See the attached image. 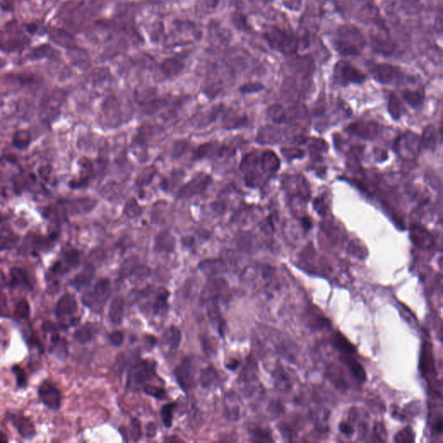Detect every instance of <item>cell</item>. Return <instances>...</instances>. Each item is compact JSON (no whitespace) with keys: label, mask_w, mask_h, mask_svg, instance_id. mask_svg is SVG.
I'll list each match as a JSON object with an SVG mask.
<instances>
[{"label":"cell","mask_w":443,"mask_h":443,"mask_svg":"<svg viewBox=\"0 0 443 443\" xmlns=\"http://www.w3.org/2000/svg\"><path fill=\"white\" fill-rule=\"evenodd\" d=\"M19 237L11 228L3 225L0 228V250H9L16 246Z\"/></svg>","instance_id":"44dd1931"},{"label":"cell","mask_w":443,"mask_h":443,"mask_svg":"<svg viewBox=\"0 0 443 443\" xmlns=\"http://www.w3.org/2000/svg\"><path fill=\"white\" fill-rule=\"evenodd\" d=\"M223 110H224L223 105H216L214 107H212V109L208 111V112H206L204 118L201 119V121H200L201 125L200 126L201 127H204V126L206 127V126H208L209 124H211L212 122H214L218 119L219 115L222 113Z\"/></svg>","instance_id":"f35d334b"},{"label":"cell","mask_w":443,"mask_h":443,"mask_svg":"<svg viewBox=\"0 0 443 443\" xmlns=\"http://www.w3.org/2000/svg\"><path fill=\"white\" fill-rule=\"evenodd\" d=\"M102 114L104 115L105 123L108 127L116 128L121 126L122 121L121 105L114 95L106 98L102 104Z\"/></svg>","instance_id":"30bf717a"},{"label":"cell","mask_w":443,"mask_h":443,"mask_svg":"<svg viewBox=\"0 0 443 443\" xmlns=\"http://www.w3.org/2000/svg\"><path fill=\"white\" fill-rule=\"evenodd\" d=\"M6 442H8L7 437L3 433L0 432V443H6Z\"/></svg>","instance_id":"e7e4bbea"},{"label":"cell","mask_w":443,"mask_h":443,"mask_svg":"<svg viewBox=\"0 0 443 443\" xmlns=\"http://www.w3.org/2000/svg\"><path fill=\"white\" fill-rule=\"evenodd\" d=\"M10 421L21 437L25 439H31L35 436V426L28 417L22 415L13 414L10 417Z\"/></svg>","instance_id":"e0dca14e"},{"label":"cell","mask_w":443,"mask_h":443,"mask_svg":"<svg viewBox=\"0 0 443 443\" xmlns=\"http://www.w3.org/2000/svg\"><path fill=\"white\" fill-rule=\"evenodd\" d=\"M144 391L149 396H152L157 399H164L166 398V392L163 388L157 387L153 385H147L144 387Z\"/></svg>","instance_id":"f907efd6"},{"label":"cell","mask_w":443,"mask_h":443,"mask_svg":"<svg viewBox=\"0 0 443 443\" xmlns=\"http://www.w3.org/2000/svg\"><path fill=\"white\" fill-rule=\"evenodd\" d=\"M10 279L14 287H30L28 274L20 267H12L10 269Z\"/></svg>","instance_id":"f546056e"},{"label":"cell","mask_w":443,"mask_h":443,"mask_svg":"<svg viewBox=\"0 0 443 443\" xmlns=\"http://www.w3.org/2000/svg\"><path fill=\"white\" fill-rule=\"evenodd\" d=\"M177 382L183 391H188L194 386L193 363L189 359H184L174 371Z\"/></svg>","instance_id":"8fae6325"},{"label":"cell","mask_w":443,"mask_h":443,"mask_svg":"<svg viewBox=\"0 0 443 443\" xmlns=\"http://www.w3.org/2000/svg\"><path fill=\"white\" fill-rule=\"evenodd\" d=\"M167 299H168V293L166 291L161 292L157 295L156 300L153 306L154 314L162 316L167 312L168 307H169Z\"/></svg>","instance_id":"d590c367"},{"label":"cell","mask_w":443,"mask_h":443,"mask_svg":"<svg viewBox=\"0 0 443 443\" xmlns=\"http://www.w3.org/2000/svg\"><path fill=\"white\" fill-rule=\"evenodd\" d=\"M168 104V101L166 99H151L149 101L142 103L144 111L146 114H153L166 107Z\"/></svg>","instance_id":"8d00e7d4"},{"label":"cell","mask_w":443,"mask_h":443,"mask_svg":"<svg viewBox=\"0 0 443 443\" xmlns=\"http://www.w3.org/2000/svg\"><path fill=\"white\" fill-rule=\"evenodd\" d=\"M367 45L368 40L365 33L354 23L340 24L332 36V49L342 57L360 56Z\"/></svg>","instance_id":"6da1fadb"},{"label":"cell","mask_w":443,"mask_h":443,"mask_svg":"<svg viewBox=\"0 0 443 443\" xmlns=\"http://www.w3.org/2000/svg\"><path fill=\"white\" fill-rule=\"evenodd\" d=\"M252 437H253L254 442H266V441L270 440L267 432L261 429L254 430L252 433Z\"/></svg>","instance_id":"680465c9"},{"label":"cell","mask_w":443,"mask_h":443,"mask_svg":"<svg viewBox=\"0 0 443 443\" xmlns=\"http://www.w3.org/2000/svg\"><path fill=\"white\" fill-rule=\"evenodd\" d=\"M332 80L333 85L345 88L349 85L363 84L367 80V75L350 61L339 59L332 68Z\"/></svg>","instance_id":"277c9868"},{"label":"cell","mask_w":443,"mask_h":443,"mask_svg":"<svg viewBox=\"0 0 443 443\" xmlns=\"http://www.w3.org/2000/svg\"><path fill=\"white\" fill-rule=\"evenodd\" d=\"M264 89L263 85L261 82H247L245 84L241 85L239 91L241 94H254V93H258V92L262 91Z\"/></svg>","instance_id":"c3c4849f"},{"label":"cell","mask_w":443,"mask_h":443,"mask_svg":"<svg viewBox=\"0 0 443 443\" xmlns=\"http://www.w3.org/2000/svg\"><path fill=\"white\" fill-rule=\"evenodd\" d=\"M176 407L177 404L172 403V404H167L166 405H164L162 409H161V411H160L161 419H162L164 425L166 428L172 427L173 413H174V411H175Z\"/></svg>","instance_id":"60d3db41"},{"label":"cell","mask_w":443,"mask_h":443,"mask_svg":"<svg viewBox=\"0 0 443 443\" xmlns=\"http://www.w3.org/2000/svg\"><path fill=\"white\" fill-rule=\"evenodd\" d=\"M109 341L114 346H121L124 342V334L120 331H114L109 335Z\"/></svg>","instance_id":"6f0895ef"},{"label":"cell","mask_w":443,"mask_h":443,"mask_svg":"<svg viewBox=\"0 0 443 443\" xmlns=\"http://www.w3.org/2000/svg\"><path fill=\"white\" fill-rule=\"evenodd\" d=\"M402 9L408 15H417L422 10V0H400Z\"/></svg>","instance_id":"ab89813d"},{"label":"cell","mask_w":443,"mask_h":443,"mask_svg":"<svg viewBox=\"0 0 443 443\" xmlns=\"http://www.w3.org/2000/svg\"><path fill=\"white\" fill-rule=\"evenodd\" d=\"M228 289V282L223 278H213L209 280L204 287L201 298L204 301L209 302L214 299H219L222 293Z\"/></svg>","instance_id":"4fadbf2b"},{"label":"cell","mask_w":443,"mask_h":443,"mask_svg":"<svg viewBox=\"0 0 443 443\" xmlns=\"http://www.w3.org/2000/svg\"><path fill=\"white\" fill-rule=\"evenodd\" d=\"M30 142V135L27 131H17L14 134L13 145L14 147L18 149H25L29 147Z\"/></svg>","instance_id":"b9f144b4"},{"label":"cell","mask_w":443,"mask_h":443,"mask_svg":"<svg viewBox=\"0 0 443 443\" xmlns=\"http://www.w3.org/2000/svg\"><path fill=\"white\" fill-rule=\"evenodd\" d=\"M339 430L343 434H345L346 436H350V435L352 434V428L348 424H346V423L340 424Z\"/></svg>","instance_id":"94428289"},{"label":"cell","mask_w":443,"mask_h":443,"mask_svg":"<svg viewBox=\"0 0 443 443\" xmlns=\"http://www.w3.org/2000/svg\"><path fill=\"white\" fill-rule=\"evenodd\" d=\"M353 17L358 22L370 25H378L386 22L375 0H351Z\"/></svg>","instance_id":"8992f818"},{"label":"cell","mask_w":443,"mask_h":443,"mask_svg":"<svg viewBox=\"0 0 443 443\" xmlns=\"http://www.w3.org/2000/svg\"><path fill=\"white\" fill-rule=\"evenodd\" d=\"M147 436L149 437H153L155 433H156V427L153 424H148L147 425Z\"/></svg>","instance_id":"6125c7cd"},{"label":"cell","mask_w":443,"mask_h":443,"mask_svg":"<svg viewBox=\"0 0 443 443\" xmlns=\"http://www.w3.org/2000/svg\"><path fill=\"white\" fill-rule=\"evenodd\" d=\"M185 64L176 57H169L164 60L160 64V70L166 77H174L184 70Z\"/></svg>","instance_id":"ffe728a7"},{"label":"cell","mask_w":443,"mask_h":443,"mask_svg":"<svg viewBox=\"0 0 443 443\" xmlns=\"http://www.w3.org/2000/svg\"><path fill=\"white\" fill-rule=\"evenodd\" d=\"M403 109L401 100L398 98V95L391 94L389 99V111L391 112V115L396 119L401 116V111Z\"/></svg>","instance_id":"7bdbcfd3"},{"label":"cell","mask_w":443,"mask_h":443,"mask_svg":"<svg viewBox=\"0 0 443 443\" xmlns=\"http://www.w3.org/2000/svg\"><path fill=\"white\" fill-rule=\"evenodd\" d=\"M38 395L42 404L50 410H58L61 406V393L51 383L44 382L42 384L38 390Z\"/></svg>","instance_id":"7c38bea8"},{"label":"cell","mask_w":443,"mask_h":443,"mask_svg":"<svg viewBox=\"0 0 443 443\" xmlns=\"http://www.w3.org/2000/svg\"><path fill=\"white\" fill-rule=\"evenodd\" d=\"M63 260L66 265L70 267H76L80 262V254L75 249H69L64 253Z\"/></svg>","instance_id":"7dc6e473"},{"label":"cell","mask_w":443,"mask_h":443,"mask_svg":"<svg viewBox=\"0 0 443 443\" xmlns=\"http://www.w3.org/2000/svg\"><path fill=\"white\" fill-rule=\"evenodd\" d=\"M215 4H216V3H214V2H212V6H213V7H215V6H216Z\"/></svg>","instance_id":"003e7915"},{"label":"cell","mask_w":443,"mask_h":443,"mask_svg":"<svg viewBox=\"0 0 443 443\" xmlns=\"http://www.w3.org/2000/svg\"><path fill=\"white\" fill-rule=\"evenodd\" d=\"M95 276V269L91 265H88L84 267V269L75 276L74 280L72 281V285L78 290L88 286L91 283L92 280Z\"/></svg>","instance_id":"d4e9b609"},{"label":"cell","mask_w":443,"mask_h":443,"mask_svg":"<svg viewBox=\"0 0 443 443\" xmlns=\"http://www.w3.org/2000/svg\"><path fill=\"white\" fill-rule=\"evenodd\" d=\"M239 364H240V363L236 361V360H232L231 363H229V364H227V365H226V367L229 369V370H232V371H235V369L237 368Z\"/></svg>","instance_id":"be15d7a7"},{"label":"cell","mask_w":443,"mask_h":443,"mask_svg":"<svg viewBox=\"0 0 443 443\" xmlns=\"http://www.w3.org/2000/svg\"><path fill=\"white\" fill-rule=\"evenodd\" d=\"M366 66L372 78L380 84L398 86L415 81L413 76L407 75L400 67L391 63L367 62Z\"/></svg>","instance_id":"3957f363"},{"label":"cell","mask_w":443,"mask_h":443,"mask_svg":"<svg viewBox=\"0 0 443 443\" xmlns=\"http://www.w3.org/2000/svg\"><path fill=\"white\" fill-rule=\"evenodd\" d=\"M334 344L342 352H346V353H352V352H355L354 346H352V344L349 342L348 340L340 333H338L335 336Z\"/></svg>","instance_id":"bcb514c9"},{"label":"cell","mask_w":443,"mask_h":443,"mask_svg":"<svg viewBox=\"0 0 443 443\" xmlns=\"http://www.w3.org/2000/svg\"><path fill=\"white\" fill-rule=\"evenodd\" d=\"M219 373L213 367H208L201 372L200 383L204 388H211L219 383Z\"/></svg>","instance_id":"1f68e13d"},{"label":"cell","mask_w":443,"mask_h":443,"mask_svg":"<svg viewBox=\"0 0 443 443\" xmlns=\"http://www.w3.org/2000/svg\"><path fill=\"white\" fill-rule=\"evenodd\" d=\"M53 343V351L55 352L56 355H58L61 358H63L64 356L68 354V344L66 342L64 339L60 338L59 336H55L52 338Z\"/></svg>","instance_id":"ee69618b"},{"label":"cell","mask_w":443,"mask_h":443,"mask_svg":"<svg viewBox=\"0 0 443 443\" xmlns=\"http://www.w3.org/2000/svg\"><path fill=\"white\" fill-rule=\"evenodd\" d=\"M369 41L372 51L383 56H392L398 49V44L393 39L386 22L372 25L369 32Z\"/></svg>","instance_id":"5b68a950"},{"label":"cell","mask_w":443,"mask_h":443,"mask_svg":"<svg viewBox=\"0 0 443 443\" xmlns=\"http://www.w3.org/2000/svg\"><path fill=\"white\" fill-rule=\"evenodd\" d=\"M340 360L348 367L349 370L352 372V374L354 375V377L358 380L361 382L365 381L366 375H365V370L363 369L359 362L356 361L355 359H352L348 356L341 357Z\"/></svg>","instance_id":"f1b7e54d"},{"label":"cell","mask_w":443,"mask_h":443,"mask_svg":"<svg viewBox=\"0 0 443 443\" xmlns=\"http://www.w3.org/2000/svg\"><path fill=\"white\" fill-rule=\"evenodd\" d=\"M125 301L122 297H115L109 309V319L111 322L115 325H120L124 317Z\"/></svg>","instance_id":"603a6c76"},{"label":"cell","mask_w":443,"mask_h":443,"mask_svg":"<svg viewBox=\"0 0 443 443\" xmlns=\"http://www.w3.org/2000/svg\"><path fill=\"white\" fill-rule=\"evenodd\" d=\"M142 208L140 207L137 200L134 199H130L127 200V202L125 205L124 212L125 215L127 216L128 219H136L138 217H140L142 214Z\"/></svg>","instance_id":"74e56055"},{"label":"cell","mask_w":443,"mask_h":443,"mask_svg":"<svg viewBox=\"0 0 443 443\" xmlns=\"http://www.w3.org/2000/svg\"><path fill=\"white\" fill-rule=\"evenodd\" d=\"M182 339V334L180 329L175 326H171L166 330L163 336V341L166 345L169 346L172 350L179 348Z\"/></svg>","instance_id":"83f0119b"},{"label":"cell","mask_w":443,"mask_h":443,"mask_svg":"<svg viewBox=\"0 0 443 443\" xmlns=\"http://www.w3.org/2000/svg\"><path fill=\"white\" fill-rule=\"evenodd\" d=\"M208 307H207V314H208L210 321L212 323L213 327L219 332V335L223 337L226 332V322L222 316L221 311L219 308V299H214L209 301Z\"/></svg>","instance_id":"9a60e30c"},{"label":"cell","mask_w":443,"mask_h":443,"mask_svg":"<svg viewBox=\"0 0 443 443\" xmlns=\"http://www.w3.org/2000/svg\"><path fill=\"white\" fill-rule=\"evenodd\" d=\"M219 147L218 144L214 142H207L199 146L193 154L194 160H199L206 158H211L213 155H219Z\"/></svg>","instance_id":"484cf974"},{"label":"cell","mask_w":443,"mask_h":443,"mask_svg":"<svg viewBox=\"0 0 443 443\" xmlns=\"http://www.w3.org/2000/svg\"><path fill=\"white\" fill-rule=\"evenodd\" d=\"M156 375L155 363L150 360H140L130 369L127 377V387L136 391Z\"/></svg>","instance_id":"52a82bcc"},{"label":"cell","mask_w":443,"mask_h":443,"mask_svg":"<svg viewBox=\"0 0 443 443\" xmlns=\"http://www.w3.org/2000/svg\"><path fill=\"white\" fill-rule=\"evenodd\" d=\"M13 372L16 376V384L20 388H23L26 386L27 378L26 375L24 373L23 370L18 367V366H14Z\"/></svg>","instance_id":"11a10c76"},{"label":"cell","mask_w":443,"mask_h":443,"mask_svg":"<svg viewBox=\"0 0 443 443\" xmlns=\"http://www.w3.org/2000/svg\"><path fill=\"white\" fill-rule=\"evenodd\" d=\"M212 208L214 212H217V213H219V214H223L225 212H226V209H227V206H226V204L224 202H222V201H217V202H214L212 205Z\"/></svg>","instance_id":"91938a15"},{"label":"cell","mask_w":443,"mask_h":443,"mask_svg":"<svg viewBox=\"0 0 443 443\" xmlns=\"http://www.w3.org/2000/svg\"><path fill=\"white\" fill-rule=\"evenodd\" d=\"M96 332H97V329L94 325L86 324L75 332L74 338L77 342L84 345V344L90 342L92 339L95 338Z\"/></svg>","instance_id":"4316f807"},{"label":"cell","mask_w":443,"mask_h":443,"mask_svg":"<svg viewBox=\"0 0 443 443\" xmlns=\"http://www.w3.org/2000/svg\"><path fill=\"white\" fill-rule=\"evenodd\" d=\"M14 313L17 319H26L29 318L30 307H29V303L27 302L26 300H20L16 303Z\"/></svg>","instance_id":"f6af8a7d"},{"label":"cell","mask_w":443,"mask_h":443,"mask_svg":"<svg viewBox=\"0 0 443 443\" xmlns=\"http://www.w3.org/2000/svg\"><path fill=\"white\" fill-rule=\"evenodd\" d=\"M156 169L153 166H147V167H145L138 174L135 184L138 186H140V187L148 186L152 182V180H153L154 176L156 175Z\"/></svg>","instance_id":"e575fe53"},{"label":"cell","mask_w":443,"mask_h":443,"mask_svg":"<svg viewBox=\"0 0 443 443\" xmlns=\"http://www.w3.org/2000/svg\"><path fill=\"white\" fill-rule=\"evenodd\" d=\"M352 132L355 134H359V136L365 138V139H371L374 137L376 134H378V128L375 127L374 124L372 123H368V124H356L352 126Z\"/></svg>","instance_id":"d6a6232c"},{"label":"cell","mask_w":443,"mask_h":443,"mask_svg":"<svg viewBox=\"0 0 443 443\" xmlns=\"http://www.w3.org/2000/svg\"><path fill=\"white\" fill-rule=\"evenodd\" d=\"M110 294V280L103 278L98 280L93 290L85 293L82 296V302L88 308L100 313L107 303Z\"/></svg>","instance_id":"ba28073f"},{"label":"cell","mask_w":443,"mask_h":443,"mask_svg":"<svg viewBox=\"0 0 443 443\" xmlns=\"http://www.w3.org/2000/svg\"><path fill=\"white\" fill-rule=\"evenodd\" d=\"M131 437L134 442H137L141 437V426L137 419H134L131 423Z\"/></svg>","instance_id":"9f6ffc18"},{"label":"cell","mask_w":443,"mask_h":443,"mask_svg":"<svg viewBox=\"0 0 443 443\" xmlns=\"http://www.w3.org/2000/svg\"><path fill=\"white\" fill-rule=\"evenodd\" d=\"M199 268L206 276L214 277L225 273L228 269V267L223 259L216 258L206 259L205 261H201L199 263Z\"/></svg>","instance_id":"2e32d148"},{"label":"cell","mask_w":443,"mask_h":443,"mask_svg":"<svg viewBox=\"0 0 443 443\" xmlns=\"http://www.w3.org/2000/svg\"><path fill=\"white\" fill-rule=\"evenodd\" d=\"M262 37L270 49L287 57L297 55L301 45L298 34L275 24L265 25Z\"/></svg>","instance_id":"7a4b0ae2"},{"label":"cell","mask_w":443,"mask_h":443,"mask_svg":"<svg viewBox=\"0 0 443 443\" xmlns=\"http://www.w3.org/2000/svg\"><path fill=\"white\" fill-rule=\"evenodd\" d=\"M402 95L404 101H407L408 103L413 108L420 107L424 102V92L423 89H417V90L405 89L402 92Z\"/></svg>","instance_id":"4dcf8cb0"},{"label":"cell","mask_w":443,"mask_h":443,"mask_svg":"<svg viewBox=\"0 0 443 443\" xmlns=\"http://www.w3.org/2000/svg\"><path fill=\"white\" fill-rule=\"evenodd\" d=\"M77 301L71 293L63 294L56 304L55 314L58 319H65L70 317L77 311Z\"/></svg>","instance_id":"5bb4252c"},{"label":"cell","mask_w":443,"mask_h":443,"mask_svg":"<svg viewBox=\"0 0 443 443\" xmlns=\"http://www.w3.org/2000/svg\"><path fill=\"white\" fill-rule=\"evenodd\" d=\"M150 274V268L147 266L137 265L131 272L130 276H133L136 280H145Z\"/></svg>","instance_id":"816d5d0a"},{"label":"cell","mask_w":443,"mask_h":443,"mask_svg":"<svg viewBox=\"0 0 443 443\" xmlns=\"http://www.w3.org/2000/svg\"><path fill=\"white\" fill-rule=\"evenodd\" d=\"M137 266V264H136V259L135 258H131V259H127V261H125L123 265H122V267H121V274L122 276H127V275H130L131 272L133 271L134 267Z\"/></svg>","instance_id":"db71d44e"},{"label":"cell","mask_w":443,"mask_h":443,"mask_svg":"<svg viewBox=\"0 0 443 443\" xmlns=\"http://www.w3.org/2000/svg\"><path fill=\"white\" fill-rule=\"evenodd\" d=\"M411 236L415 244L420 248H429L433 244V238L430 232L422 226H413L411 228Z\"/></svg>","instance_id":"d6986e66"},{"label":"cell","mask_w":443,"mask_h":443,"mask_svg":"<svg viewBox=\"0 0 443 443\" xmlns=\"http://www.w3.org/2000/svg\"><path fill=\"white\" fill-rule=\"evenodd\" d=\"M176 245L175 238L169 231L164 230L157 235L154 240V250L158 253H171Z\"/></svg>","instance_id":"ac0fdd59"},{"label":"cell","mask_w":443,"mask_h":443,"mask_svg":"<svg viewBox=\"0 0 443 443\" xmlns=\"http://www.w3.org/2000/svg\"><path fill=\"white\" fill-rule=\"evenodd\" d=\"M248 119L246 115H241L235 112H228L222 119V127L227 130L238 129L247 125Z\"/></svg>","instance_id":"7402d4cb"},{"label":"cell","mask_w":443,"mask_h":443,"mask_svg":"<svg viewBox=\"0 0 443 443\" xmlns=\"http://www.w3.org/2000/svg\"><path fill=\"white\" fill-rule=\"evenodd\" d=\"M189 148V143L186 140H178L174 145L173 148V157L175 159H179L180 157H182L183 154L188 151Z\"/></svg>","instance_id":"681fc988"},{"label":"cell","mask_w":443,"mask_h":443,"mask_svg":"<svg viewBox=\"0 0 443 443\" xmlns=\"http://www.w3.org/2000/svg\"><path fill=\"white\" fill-rule=\"evenodd\" d=\"M260 1L264 4H269V3H273L274 0H260Z\"/></svg>","instance_id":"03108f58"},{"label":"cell","mask_w":443,"mask_h":443,"mask_svg":"<svg viewBox=\"0 0 443 443\" xmlns=\"http://www.w3.org/2000/svg\"><path fill=\"white\" fill-rule=\"evenodd\" d=\"M260 163L263 173H275L280 166V160L271 151H265L261 154Z\"/></svg>","instance_id":"cb8c5ba5"},{"label":"cell","mask_w":443,"mask_h":443,"mask_svg":"<svg viewBox=\"0 0 443 443\" xmlns=\"http://www.w3.org/2000/svg\"><path fill=\"white\" fill-rule=\"evenodd\" d=\"M232 23L237 29L242 32H251L252 27L248 23V17L245 14L241 13L240 11H235L232 14Z\"/></svg>","instance_id":"836d02e7"},{"label":"cell","mask_w":443,"mask_h":443,"mask_svg":"<svg viewBox=\"0 0 443 443\" xmlns=\"http://www.w3.org/2000/svg\"><path fill=\"white\" fill-rule=\"evenodd\" d=\"M435 129L434 127H429L424 131V137H423V145L426 148L435 146Z\"/></svg>","instance_id":"f5cc1de1"},{"label":"cell","mask_w":443,"mask_h":443,"mask_svg":"<svg viewBox=\"0 0 443 443\" xmlns=\"http://www.w3.org/2000/svg\"><path fill=\"white\" fill-rule=\"evenodd\" d=\"M212 183V176L205 173H200L183 186L178 193V197L180 199H190L194 196L201 195L206 193V190Z\"/></svg>","instance_id":"9c48e42d"}]
</instances>
